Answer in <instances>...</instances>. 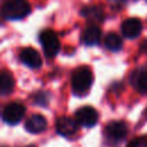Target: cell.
Segmentation results:
<instances>
[{
  "label": "cell",
  "instance_id": "1",
  "mask_svg": "<svg viewBox=\"0 0 147 147\" xmlns=\"http://www.w3.org/2000/svg\"><path fill=\"white\" fill-rule=\"evenodd\" d=\"M93 82V75L87 67L77 68L71 76V87L75 94L83 95L85 94Z\"/></svg>",
  "mask_w": 147,
  "mask_h": 147
},
{
  "label": "cell",
  "instance_id": "2",
  "mask_svg": "<svg viewBox=\"0 0 147 147\" xmlns=\"http://www.w3.org/2000/svg\"><path fill=\"white\" fill-rule=\"evenodd\" d=\"M31 10L26 0H7L2 6V14L8 20H21Z\"/></svg>",
  "mask_w": 147,
  "mask_h": 147
},
{
  "label": "cell",
  "instance_id": "3",
  "mask_svg": "<svg viewBox=\"0 0 147 147\" xmlns=\"http://www.w3.org/2000/svg\"><path fill=\"white\" fill-rule=\"evenodd\" d=\"M39 40L47 57H54L60 51V41L52 30H44L39 34Z\"/></svg>",
  "mask_w": 147,
  "mask_h": 147
},
{
  "label": "cell",
  "instance_id": "4",
  "mask_svg": "<svg viewBox=\"0 0 147 147\" xmlns=\"http://www.w3.org/2000/svg\"><path fill=\"white\" fill-rule=\"evenodd\" d=\"M25 114V107L18 102L9 103L5 107L2 111V119L10 125L17 124Z\"/></svg>",
  "mask_w": 147,
  "mask_h": 147
},
{
  "label": "cell",
  "instance_id": "5",
  "mask_svg": "<svg viewBox=\"0 0 147 147\" xmlns=\"http://www.w3.org/2000/svg\"><path fill=\"white\" fill-rule=\"evenodd\" d=\"M106 138L110 141H121L127 134V126L124 122L121 121H113L108 123L105 127Z\"/></svg>",
  "mask_w": 147,
  "mask_h": 147
},
{
  "label": "cell",
  "instance_id": "6",
  "mask_svg": "<svg viewBox=\"0 0 147 147\" xmlns=\"http://www.w3.org/2000/svg\"><path fill=\"white\" fill-rule=\"evenodd\" d=\"M76 121L85 127L94 126L98 122V113L90 106L82 107L76 111Z\"/></svg>",
  "mask_w": 147,
  "mask_h": 147
},
{
  "label": "cell",
  "instance_id": "7",
  "mask_svg": "<svg viewBox=\"0 0 147 147\" xmlns=\"http://www.w3.org/2000/svg\"><path fill=\"white\" fill-rule=\"evenodd\" d=\"M132 86L141 93H147V67H140L132 71L130 76Z\"/></svg>",
  "mask_w": 147,
  "mask_h": 147
},
{
  "label": "cell",
  "instance_id": "8",
  "mask_svg": "<svg viewBox=\"0 0 147 147\" xmlns=\"http://www.w3.org/2000/svg\"><path fill=\"white\" fill-rule=\"evenodd\" d=\"M77 123H78L77 121H75L70 117L62 116L56 121V130L61 136L70 137V136H74L78 131Z\"/></svg>",
  "mask_w": 147,
  "mask_h": 147
},
{
  "label": "cell",
  "instance_id": "9",
  "mask_svg": "<svg viewBox=\"0 0 147 147\" xmlns=\"http://www.w3.org/2000/svg\"><path fill=\"white\" fill-rule=\"evenodd\" d=\"M141 29H142L141 21L136 17L127 18L122 24V33L124 34V37L130 38V39L138 37L141 32Z\"/></svg>",
  "mask_w": 147,
  "mask_h": 147
},
{
  "label": "cell",
  "instance_id": "10",
  "mask_svg": "<svg viewBox=\"0 0 147 147\" xmlns=\"http://www.w3.org/2000/svg\"><path fill=\"white\" fill-rule=\"evenodd\" d=\"M20 59L25 65H28L30 68L36 69L41 65V57H40L39 53L34 48H31V47L24 48L20 54Z\"/></svg>",
  "mask_w": 147,
  "mask_h": 147
},
{
  "label": "cell",
  "instance_id": "11",
  "mask_svg": "<svg viewBox=\"0 0 147 147\" xmlns=\"http://www.w3.org/2000/svg\"><path fill=\"white\" fill-rule=\"evenodd\" d=\"M46 127H47V121L42 115H39V114L32 115L25 123V129L30 133L42 132Z\"/></svg>",
  "mask_w": 147,
  "mask_h": 147
},
{
  "label": "cell",
  "instance_id": "12",
  "mask_svg": "<svg viewBox=\"0 0 147 147\" xmlns=\"http://www.w3.org/2000/svg\"><path fill=\"white\" fill-rule=\"evenodd\" d=\"M100 36H101V31H100L99 26L95 24H91L84 30L82 40L85 45L92 46V45H96L99 42Z\"/></svg>",
  "mask_w": 147,
  "mask_h": 147
},
{
  "label": "cell",
  "instance_id": "13",
  "mask_svg": "<svg viewBox=\"0 0 147 147\" xmlns=\"http://www.w3.org/2000/svg\"><path fill=\"white\" fill-rule=\"evenodd\" d=\"M14 88V78L10 72L3 70L0 75V91L3 95L9 94Z\"/></svg>",
  "mask_w": 147,
  "mask_h": 147
},
{
  "label": "cell",
  "instance_id": "14",
  "mask_svg": "<svg viewBox=\"0 0 147 147\" xmlns=\"http://www.w3.org/2000/svg\"><path fill=\"white\" fill-rule=\"evenodd\" d=\"M105 46L109 51L117 52L122 48V39L119 38L118 34H116L114 32H110L105 38Z\"/></svg>",
  "mask_w": 147,
  "mask_h": 147
},
{
  "label": "cell",
  "instance_id": "15",
  "mask_svg": "<svg viewBox=\"0 0 147 147\" xmlns=\"http://www.w3.org/2000/svg\"><path fill=\"white\" fill-rule=\"evenodd\" d=\"M82 15L92 21H100L102 18V11L98 7H86L82 10Z\"/></svg>",
  "mask_w": 147,
  "mask_h": 147
},
{
  "label": "cell",
  "instance_id": "16",
  "mask_svg": "<svg viewBox=\"0 0 147 147\" xmlns=\"http://www.w3.org/2000/svg\"><path fill=\"white\" fill-rule=\"evenodd\" d=\"M48 94L47 93H44V92H40L38 94H36L34 96V103L37 105H40V106H46L48 103Z\"/></svg>",
  "mask_w": 147,
  "mask_h": 147
},
{
  "label": "cell",
  "instance_id": "17",
  "mask_svg": "<svg viewBox=\"0 0 147 147\" xmlns=\"http://www.w3.org/2000/svg\"><path fill=\"white\" fill-rule=\"evenodd\" d=\"M127 147H147V139H145V138L136 139Z\"/></svg>",
  "mask_w": 147,
  "mask_h": 147
},
{
  "label": "cell",
  "instance_id": "18",
  "mask_svg": "<svg viewBox=\"0 0 147 147\" xmlns=\"http://www.w3.org/2000/svg\"><path fill=\"white\" fill-rule=\"evenodd\" d=\"M140 52L147 54V39L141 42V45H140Z\"/></svg>",
  "mask_w": 147,
  "mask_h": 147
},
{
  "label": "cell",
  "instance_id": "19",
  "mask_svg": "<svg viewBox=\"0 0 147 147\" xmlns=\"http://www.w3.org/2000/svg\"><path fill=\"white\" fill-rule=\"evenodd\" d=\"M145 114H146V115H147V108H146V111H145Z\"/></svg>",
  "mask_w": 147,
  "mask_h": 147
}]
</instances>
